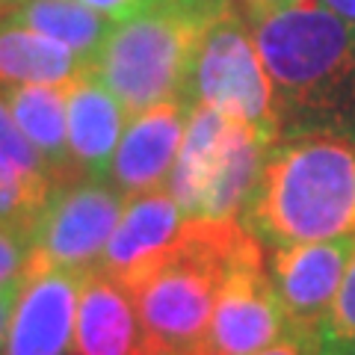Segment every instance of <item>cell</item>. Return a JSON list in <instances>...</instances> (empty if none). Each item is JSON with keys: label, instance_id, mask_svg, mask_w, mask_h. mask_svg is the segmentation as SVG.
<instances>
[{"label": "cell", "instance_id": "6da1fadb", "mask_svg": "<svg viewBox=\"0 0 355 355\" xmlns=\"http://www.w3.org/2000/svg\"><path fill=\"white\" fill-rule=\"evenodd\" d=\"M237 3L272 80L282 137L326 133L355 142V24L320 0L279 9Z\"/></svg>", "mask_w": 355, "mask_h": 355}, {"label": "cell", "instance_id": "7a4b0ae2", "mask_svg": "<svg viewBox=\"0 0 355 355\" xmlns=\"http://www.w3.org/2000/svg\"><path fill=\"white\" fill-rule=\"evenodd\" d=\"M240 222L270 249L355 234V142L326 133L275 139Z\"/></svg>", "mask_w": 355, "mask_h": 355}, {"label": "cell", "instance_id": "3957f363", "mask_svg": "<svg viewBox=\"0 0 355 355\" xmlns=\"http://www.w3.org/2000/svg\"><path fill=\"white\" fill-rule=\"evenodd\" d=\"M252 240L240 219H187L181 240L125 282L139 311L148 355L207 343L222 275Z\"/></svg>", "mask_w": 355, "mask_h": 355}, {"label": "cell", "instance_id": "277c9868", "mask_svg": "<svg viewBox=\"0 0 355 355\" xmlns=\"http://www.w3.org/2000/svg\"><path fill=\"white\" fill-rule=\"evenodd\" d=\"M222 3L193 6L181 0H157L146 12L119 21L95 53L92 74L130 116L157 104L187 101L198 42Z\"/></svg>", "mask_w": 355, "mask_h": 355}, {"label": "cell", "instance_id": "5b68a950", "mask_svg": "<svg viewBox=\"0 0 355 355\" xmlns=\"http://www.w3.org/2000/svg\"><path fill=\"white\" fill-rule=\"evenodd\" d=\"M187 104L216 107L231 119L261 128L272 139L282 137L275 89L237 0H225L207 21L187 83Z\"/></svg>", "mask_w": 355, "mask_h": 355}, {"label": "cell", "instance_id": "8992f818", "mask_svg": "<svg viewBox=\"0 0 355 355\" xmlns=\"http://www.w3.org/2000/svg\"><path fill=\"white\" fill-rule=\"evenodd\" d=\"M128 196L110 181L77 178L53 187L33 222L30 270H69L83 275L101 266L104 249L125 214Z\"/></svg>", "mask_w": 355, "mask_h": 355}, {"label": "cell", "instance_id": "52a82bcc", "mask_svg": "<svg viewBox=\"0 0 355 355\" xmlns=\"http://www.w3.org/2000/svg\"><path fill=\"white\" fill-rule=\"evenodd\" d=\"M291 320L266 270L261 243L252 240L222 275L207 347L214 355H254L284 338Z\"/></svg>", "mask_w": 355, "mask_h": 355}, {"label": "cell", "instance_id": "ba28073f", "mask_svg": "<svg viewBox=\"0 0 355 355\" xmlns=\"http://www.w3.org/2000/svg\"><path fill=\"white\" fill-rule=\"evenodd\" d=\"M355 258V234L272 249L266 270L291 329L317 331Z\"/></svg>", "mask_w": 355, "mask_h": 355}, {"label": "cell", "instance_id": "9c48e42d", "mask_svg": "<svg viewBox=\"0 0 355 355\" xmlns=\"http://www.w3.org/2000/svg\"><path fill=\"white\" fill-rule=\"evenodd\" d=\"M190 110L193 107L187 101H169L133 116L116 148L110 184H116L128 198L166 190L187 133Z\"/></svg>", "mask_w": 355, "mask_h": 355}, {"label": "cell", "instance_id": "30bf717a", "mask_svg": "<svg viewBox=\"0 0 355 355\" xmlns=\"http://www.w3.org/2000/svg\"><path fill=\"white\" fill-rule=\"evenodd\" d=\"M80 275L69 270H30L3 355H71Z\"/></svg>", "mask_w": 355, "mask_h": 355}, {"label": "cell", "instance_id": "8fae6325", "mask_svg": "<svg viewBox=\"0 0 355 355\" xmlns=\"http://www.w3.org/2000/svg\"><path fill=\"white\" fill-rule=\"evenodd\" d=\"M71 355H148L137 302L101 266L80 275Z\"/></svg>", "mask_w": 355, "mask_h": 355}, {"label": "cell", "instance_id": "7c38bea8", "mask_svg": "<svg viewBox=\"0 0 355 355\" xmlns=\"http://www.w3.org/2000/svg\"><path fill=\"white\" fill-rule=\"evenodd\" d=\"M187 214L184 207L166 190H154L146 196L128 198L125 214L110 237L101 270L116 275L125 284L133 275L148 270L154 261H160L184 234Z\"/></svg>", "mask_w": 355, "mask_h": 355}, {"label": "cell", "instance_id": "4fadbf2b", "mask_svg": "<svg viewBox=\"0 0 355 355\" xmlns=\"http://www.w3.org/2000/svg\"><path fill=\"white\" fill-rule=\"evenodd\" d=\"M69 95V146L80 178L110 181L116 148L125 133V107L89 69L65 86Z\"/></svg>", "mask_w": 355, "mask_h": 355}, {"label": "cell", "instance_id": "5bb4252c", "mask_svg": "<svg viewBox=\"0 0 355 355\" xmlns=\"http://www.w3.org/2000/svg\"><path fill=\"white\" fill-rule=\"evenodd\" d=\"M272 137L249 121L231 119L228 133L222 139L216 169L210 175L202 207L196 219H240L249 196L254 190L266 160V151L272 146Z\"/></svg>", "mask_w": 355, "mask_h": 355}, {"label": "cell", "instance_id": "9a60e30c", "mask_svg": "<svg viewBox=\"0 0 355 355\" xmlns=\"http://www.w3.org/2000/svg\"><path fill=\"white\" fill-rule=\"evenodd\" d=\"M6 104L12 110L18 128L33 142L39 157L48 166L53 187L77 181L69 146V95L65 86H9L3 89Z\"/></svg>", "mask_w": 355, "mask_h": 355}, {"label": "cell", "instance_id": "2e32d148", "mask_svg": "<svg viewBox=\"0 0 355 355\" xmlns=\"http://www.w3.org/2000/svg\"><path fill=\"white\" fill-rule=\"evenodd\" d=\"M92 62L71 48L24 27L12 15L0 18V86H69Z\"/></svg>", "mask_w": 355, "mask_h": 355}, {"label": "cell", "instance_id": "e0dca14e", "mask_svg": "<svg viewBox=\"0 0 355 355\" xmlns=\"http://www.w3.org/2000/svg\"><path fill=\"white\" fill-rule=\"evenodd\" d=\"M228 125H231V116L219 113L216 107L193 104L190 110L181 151H178L172 175L166 181V193L184 207L187 219H196L198 207H202V198L210 184V175L216 169L219 148L228 133Z\"/></svg>", "mask_w": 355, "mask_h": 355}, {"label": "cell", "instance_id": "ac0fdd59", "mask_svg": "<svg viewBox=\"0 0 355 355\" xmlns=\"http://www.w3.org/2000/svg\"><path fill=\"white\" fill-rule=\"evenodd\" d=\"M12 18L42 33V36L71 48L89 62L95 60V53L101 51V44L116 27V21L95 12L83 0H21Z\"/></svg>", "mask_w": 355, "mask_h": 355}, {"label": "cell", "instance_id": "d6986e66", "mask_svg": "<svg viewBox=\"0 0 355 355\" xmlns=\"http://www.w3.org/2000/svg\"><path fill=\"white\" fill-rule=\"evenodd\" d=\"M0 160L9 169H15L24 181H30L42 193H53V181L48 175V166L39 157V151L33 148V142L24 137V130L18 128L12 110L6 104V95L0 92Z\"/></svg>", "mask_w": 355, "mask_h": 355}, {"label": "cell", "instance_id": "ffe728a7", "mask_svg": "<svg viewBox=\"0 0 355 355\" xmlns=\"http://www.w3.org/2000/svg\"><path fill=\"white\" fill-rule=\"evenodd\" d=\"M317 355H355V258L317 329Z\"/></svg>", "mask_w": 355, "mask_h": 355}, {"label": "cell", "instance_id": "44dd1931", "mask_svg": "<svg viewBox=\"0 0 355 355\" xmlns=\"http://www.w3.org/2000/svg\"><path fill=\"white\" fill-rule=\"evenodd\" d=\"M33 231L21 222H0V287L30 270Z\"/></svg>", "mask_w": 355, "mask_h": 355}, {"label": "cell", "instance_id": "7402d4cb", "mask_svg": "<svg viewBox=\"0 0 355 355\" xmlns=\"http://www.w3.org/2000/svg\"><path fill=\"white\" fill-rule=\"evenodd\" d=\"M254 355H317V331L305 329H287L284 338L270 343L266 349Z\"/></svg>", "mask_w": 355, "mask_h": 355}, {"label": "cell", "instance_id": "603a6c76", "mask_svg": "<svg viewBox=\"0 0 355 355\" xmlns=\"http://www.w3.org/2000/svg\"><path fill=\"white\" fill-rule=\"evenodd\" d=\"M27 275H18V279H12L9 284L0 287V355H3V347H6V335H9V323H12V314H15V305L21 293H24V284H27Z\"/></svg>", "mask_w": 355, "mask_h": 355}, {"label": "cell", "instance_id": "cb8c5ba5", "mask_svg": "<svg viewBox=\"0 0 355 355\" xmlns=\"http://www.w3.org/2000/svg\"><path fill=\"white\" fill-rule=\"evenodd\" d=\"M86 6H92L95 12H101L107 15L110 21H128L133 15H139V12H146L148 6H154L157 0H83Z\"/></svg>", "mask_w": 355, "mask_h": 355}, {"label": "cell", "instance_id": "d4e9b609", "mask_svg": "<svg viewBox=\"0 0 355 355\" xmlns=\"http://www.w3.org/2000/svg\"><path fill=\"white\" fill-rule=\"evenodd\" d=\"M326 9H331L335 15H340L343 21L355 24V0H320Z\"/></svg>", "mask_w": 355, "mask_h": 355}, {"label": "cell", "instance_id": "484cf974", "mask_svg": "<svg viewBox=\"0 0 355 355\" xmlns=\"http://www.w3.org/2000/svg\"><path fill=\"white\" fill-rule=\"evenodd\" d=\"M157 355H214V352H210L207 343H202V347H193V349H172V352H157Z\"/></svg>", "mask_w": 355, "mask_h": 355}, {"label": "cell", "instance_id": "4316f807", "mask_svg": "<svg viewBox=\"0 0 355 355\" xmlns=\"http://www.w3.org/2000/svg\"><path fill=\"white\" fill-rule=\"evenodd\" d=\"M21 3V0H0V18H6V15H12L15 12V6Z\"/></svg>", "mask_w": 355, "mask_h": 355}, {"label": "cell", "instance_id": "83f0119b", "mask_svg": "<svg viewBox=\"0 0 355 355\" xmlns=\"http://www.w3.org/2000/svg\"><path fill=\"white\" fill-rule=\"evenodd\" d=\"M258 3H263V6H272V9H279V6H293V3H299V0H258Z\"/></svg>", "mask_w": 355, "mask_h": 355}, {"label": "cell", "instance_id": "f1b7e54d", "mask_svg": "<svg viewBox=\"0 0 355 355\" xmlns=\"http://www.w3.org/2000/svg\"><path fill=\"white\" fill-rule=\"evenodd\" d=\"M181 3H193V6H216L222 0H181Z\"/></svg>", "mask_w": 355, "mask_h": 355}]
</instances>
